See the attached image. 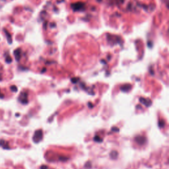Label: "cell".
I'll list each match as a JSON object with an SVG mask.
<instances>
[{
    "label": "cell",
    "instance_id": "cell-9",
    "mask_svg": "<svg viewBox=\"0 0 169 169\" xmlns=\"http://www.w3.org/2000/svg\"><path fill=\"white\" fill-rule=\"evenodd\" d=\"M117 155H118V153L116 151H112L111 153H110V156L112 157V159H115L117 158Z\"/></svg>",
    "mask_w": 169,
    "mask_h": 169
},
{
    "label": "cell",
    "instance_id": "cell-7",
    "mask_svg": "<svg viewBox=\"0 0 169 169\" xmlns=\"http://www.w3.org/2000/svg\"><path fill=\"white\" fill-rule=\"evenodd\" d=\"M131 86L130 85H128V84L124 85L122 87H121V90L122 91H124V92H127L131 89Z\"/></svg>",
    "mask_w": 169,
    "mask_h": 169
},
{
    "label": "cell",
    "instance_id": "cell-13",
    "mask_svg": "<svg viewBox=\"0 0 169 169\" xmlns=\"http://www.w3.org/2000/svg\"><path fill=\"white\" fill-rule=\"evenodd\" d=\"M163 124H164V122H163V121L161 120V121L159 122V126H160L161 128H162V126H163Z\"/></svg>",
    "mask_w": 169,
    "mask_h": 169
},
{
    "label": "cell",
    "instance_id": "cell-15",
    "mask_svg": "<svg viewBox=\"0 0 169 169\" xmlns=\"http://www.w3.org/2000/svg\"><path fill=\"white\" fill-rule=\"evenodd\" d=\"M41 169H47V167L46 166H42Z\"/></svg>",
    "mask_w": 169,
    "mask_h": 169
},
{
    "label": "cell",
    "instance_id": "cell-6",
    "mask_svg": "<svg viewBox=\"0 0 169 169\" xmlns=\"http://www.w3.org/2000/svg\"><path fill=\"white\" fill-rule=\"evenodd\" d=\"M14 54L15 56V58L17 61H18L21 58V50L20 49H17L14 52Z\"/></svg>",
    "mask_w": 169,
    "mask_h": 169
},
{
    "label": "cell",
    "instance_id": "cell-5",
    "mask_svg": "<svg viewBox=\"0 0 169 169\" xmlns=\"http://www.w3.org/2000/svg\"><path fill=\"white\" fill-rule=\"evenodd\" d=\"M0 146H1L2 147H3L5 149H9V147L8 146V143L3 140H0Z\"/></svg>",
    "mask_w": 169,
    "mask_h": 169
},
{
    "label": "cell",
    "instance_id": "cell-11",
    "mask_svg": "<svg viewBox=\"0 0 169 169\" xmlns=\"http://www.w3.org/2000/svg\"><path fill=\"white\" fill-rule=\"evenodd\" d=\"M94 140H95V141H96L97 142H101V141H102V140L101 138H100V137L98 136H96L95 137V138H94Z\"/></svg>",
    "mask_w": 169,
    "mask_h": 169
},
{
    "label": "cell",
    "instance_id": "cell-12",
    "mask_svg": "<svg viewBox=\"0 0 169 169\" xmlns=\"http://www.w3.org/2000/svg\"><path fill=\"white\" fill-rule=\"evenodd\" d=\"M5 61H6V62H7V63L10 64V63H11V61H12V59L11 58V57H9H9H8L7 58H6Z\"/></svg>",
    "mask_w": 169,
    "mask_h": 169
},
{
    "label": "cell",
    "instance_id": "cell-1",
    "mask_svg": "<svg viewBox=\"0 0 169 169\" xmlns=\"http://www.w3.org/2000/svg\"><path fill=\"white\" fill-rule=\"evenodd\" d=\"M42 137H43V135H42V131L39 129V130H37L36 132L34 133V135L33 136V141L35 143H39V141H40L42 139Z\"/></svg>",
    "mask_w": 169,
    "mask_h": 169
},
{
    "label": "cell",
    "instance_id": "cell-8",
    "mask_svg": "<svg viewBox=\"0 0 169 169\" xmlns=\"http://www.w3.org/2000/svg\"><path fill=\"white\" fill-rule=\"evenodd\" d=\"M4 31H5V33L6 34V36H7V38H8V40L9 42V44H11V42H12V39H11V35L8 32L7 30H6L5 29H4Z\"/></svg>",
    "mask_w": 169,
    "mask_h": 169
},
{
    "label": "cell",
    "instance_id": "cell-4",
    "mask_svg": "<svg viewBox=\"0 0 169 169\" xmlns=\"http://www.w3.org/2000/svg\"><path fill=\"white\" fill-rule=\"evenodd\" d=\"M140 101L141 103H143V104H145L146 106H149L151 105V101L150 99H146L145 98H140Z\"/></svg>",
    "mask_w": 169,
    "mask_h": 169
},
{
    "label": "cell",
    "instance_id": "cell-14",
    "mask_svg": "<svg viewBox=\"0 0 169 169\" xmlns=\"http://www.w3.org/2000/svg\"><path fill=\"white\" fill-rule=\"evenodd\" d=\"M4 95L1 92V91H0V98H3Z\"/></svg>",
    "mask_w": 169,
    "mask_h": 169
},
{
    "label": "cell",
    "instance_id": "cell-10",
    "mask_svg": "<svg viewBox=\"0 0 169 169\" xmlns=\"http://www.w3.org/2000/svg\"><path fill=\"white\" fill-rule=\"evenodd\" d=\"M11 89L12 91H13V92H17V87L15 85H13V86H11Z\"/></svg>",
    "mask_w": 169,
    "mask_h": 169
},
{
    "label": "cell",
    "instance_id": "cell-3",
    "mask_svg": "<svg viewBox=\"0 0 169 169\" xmlns=\"http://www.w3.org/2000/svg\"><path fill=\"white\" fill-rule=\"evenodd\" d=\"M135 141L136 142L140 144V145H144L146 143V138L144 136H141V135H139V136H137L135 137Z\"/></svg>",
    "mask_w": 169,
    "mask_h": 169
},
{
    "label": "cell",
    "instance_id": "cell-2",
    "mask_svg": "<svg viewBox=\"0 0 169 169\" xmlns=\"http://www.w3.org/2000/svg\"><path fill=\"white\" fill-rule=\"evenodd\" d=\"M18 101L23 104H27L29 103L28 94L25 92H22L19 97H18Z\"/></svg>",
    "mask_w": 169,
    "mask_h": 169
}]
</instances>
